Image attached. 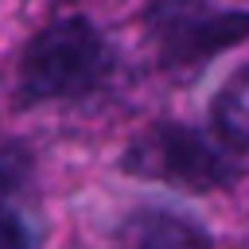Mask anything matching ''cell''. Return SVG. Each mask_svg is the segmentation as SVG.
Listing matches in <instances>:
<instances>
[{
    "label": "cell",
    "instance_id": "cell-1",
    "mask_svg": "<svg viewBox=\"0 0 249 249\" xmlns=\"http://www.w3.org/2000/svg\"><path fill=\"white\" fill-rule=\"evenodd\" d=\"M109 47L101 31L82 19L66 16L35 31L19 54L16 66V89L23 105L39 101H62V97H82L97 89L109 74Z\"/></svg>",
    "mask_w": 249,
    "mask_h": 249
},
{
    "label": "cell",
    "instance_id": "cell-2",
    "mask_svg": "<svg viewBox=\"0 0 249 249\" xmlns=\"http://www.w3.org/2000/svg\"><path fill=\"white\" fill-rule=\"evenodd\" d=\"M121 163L128 175L171 183L183 191H218L237 175L233 156L187 124H152L128 144Z\"/></svg>",
    "mask_w": 249,
    "mask_h": 249
},
{
    "label": "cell",
    "instance_id": "cell-3",
    "mask_svg": "<svg viewBox=\"0 0 249 249\" xmlns=\"http://www.w3.org/2000/svg\"><path fill=\"white\" fill-rule=\"evenodd\" d=\"M167 39V58L171 62H202L222 47H233L249 39V12H230V16H191L175 27L163 31Z\"/></svg>",
    "mask_w": 249,
    "mask_h": 249
},
{
    "label": "cell",
    "instance_id": "cell-4",
    "mask_svg": "<svg viewBox=\"0 0 249 249\" xmlns=\"http://www.w3.org/2000/svg\"><path fill=\"white\" fill-rule=\"evenodd\" d=\"M121 233L128 249H214L202 226L179 214H167V210H140L124 222Z\"/></svg>",
    "mask_w": 249,
    "mask_h": 249
},
{
    "label": "cell",
    "instance_id": "cell-5",
    "mask_svg": "<svg viewBox=\"0 0 249 249\" xmlns=\"http://www.w3.org/2000/svg\"><path fill=\"white\" fill-rule=\"evenodd\" d=\"M210 117H214V132L222 136L226 148H237V152L249 148V66L237 70L222 86V93L214 97Z\"/></svg>",
    "mask_w": 249,
    "mask_h": 249
},
{
    "label": "cell",
    "instance_id": "cell-6",
    "mask_svg": "<svg viewBox=\"0 0 249 249\" xmlns=\"http://www.w3.org/2000/svg\"><path fill=\"white\" fill-rule=\"evenodd\" d=\"M198 8H202V0H152V23L160 31H167L183 19H191Z\"/></svg>",
    "mask_w": 249,
    "mask_h": 249
},
{
    "label": "cell",
    "instance_id": "cell-7",
    "mask_svg": "<svg viewBox=\"0 0 249 249\" xmlns=\"http://www.w3.org/2000/svg\"><path fill=\"white\" fill-rule=\"evenodd\" d=\"M0 249H31V233L23 218L8 206V198H0Z\"/></svg>",
    "mask_w": 249,
    "mask_h": 249
},
{
    "label": "cell",
    "instance_id": "cell-8",
    "mask_svg": "<svg viewBox=\"0 0 249 249\" xmlns=\"http://www.w3.org/2000/svg\"><path fill=\"white\" fill-rule=\"evenodd\" d=\"M0 198H8V179L0 175Z\"/></svg>",
    "mask_w": 249,
    "mask_h": 249
}]
</instances>
